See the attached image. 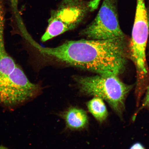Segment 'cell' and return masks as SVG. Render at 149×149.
<instances>
[{"label": "cell", "mask_w": 149, "mask_h": 149, "mask_svg": "<svg viewBox=\"0 0 149 149\" xmlns=\"http://www.w3.org/2000/svg\"><path fill=\"white\" fill-rule=\"evenodd\" d=\"M44 56L103 76H118L129 55L126 36L109 40H69L54 47L37 44Z\"/></svg>", "instance_id": "6da1fadb"}, {"label": "cell", "mask_w": 149, "mask_h": 149, "mask_svg": "<svg viewBox=\"0 0 149 149\" xmlns=\"http://www.w3.org/2000/svg\"><path fill=\"white\" fill-rule=\"evenodd\" d=\"M79 33L93 40H107L125 36L119 24L117 0H103L96 17Z\"/></svg>", "instance_id": "5b68a950"}, {"label": "cell", "mask_w": 149, "mask_h": 149, "mask_svg": "<svg viewBox=\"0 0 149 149\" xmlns=\"http://www.w3.org/2000/svg\"><path fill=\"white\" fill-rule=\"evenodd\" d=\"M102 0H62L51 11L47 28L41 38L46 42L75 29L98 8Z\"/></svg>", "instance_id": "7a4b0ae2"}, {"label": "cell", "mask_w": 149, "mask_h": 149, "mask_svg": "<svg viewBox=\"0 0 149 149\" xmlns=\"http://www.w3.org/2000/svg\"><path fill=\"white\" fill-rule=\"evenodd\" d=\"M86 106L89 112L100 123L107 119L108 111L104 100L102 98L94 97L87 102Z\"/></svg>", "instance_id": "52a82bcc"}, {"label": "cell", "mask_w": 149, "mask_h": 149, "mask_svg": "<svg viewBox=\"0 0 149 149\" xmlns=\"http://www.w3.org/2000/svg\"><path fill=\"white\" fill-rule=\"evenodd\" d=\"M3 22H0V70L12 68L16 63L6 50L3 38Z\"/></svg>", "instance_id": "ba28073f"}, {"label": "cell", "mask_w": 149, "mask_h": 149, "mask_svg": "<svg viewBox=\"0 0 149 149\" xmlns=\"http://www.w3.org/2000/svg\"><path fill=\"white\" fill-rule=\"evenodd\" d=\"M60 116L64 119L66 127L71 130L85 129L88 124V118L84 110L77 107H71L63 111Z\"/></svg>", "instance_id": "8992f818"}, {"label": "cell", "mask_w": 149, "mask_h": 149, "mask_svg": "<svg viewBox=\"0 0 149 149\" xmlns=\"http://www.w3.org/2000/svg\"><path fill=\"white\" fill-rule=\"evenodd\" d=\"M40 90L39 85L30 81L17 65L10 74L0 76V105L14 109L33 99Z\"/></svg>", "instance_id": "277c9868"}, {"label": "cell", "mask_w": 149, "mask_h": 149, "mask_svg": "<svg viewBox=\"0 0 149 149\" xmlns=\"http://www.w3.org/2000/svg\"><path fill=\"white\" fill-rule=\"evenodd\" d=\"M147 9V12H148V30H149V6Z\"/></svg>", "instance_id": "8fae6325"}, {"label": "cell", "mask_w": 149, "mask_h": 149, "mask_svg": "<svg viewBox=\"0 0 149 149\" xmlns=\"http://www.w3.org/2000/svg\"><path fill=\"white\" fill-rule=\"evenodd\" d=\"M130 149H145L143 145L139 143H136L130 147Z\"/></svg>", "instance_id": "30bf717a"}, {"label": "cell", "mask_w": 149, "mask_h": 149, "mask_svg": "<svg viewBox=\"0 0 149 149\" xmlns=\"http://www.w3.org/2000/svg\"><path fill=\"white\" fill-rule=\"evenodd\" d=\"M74 78L81 92L105 100L117 115L122 118L126 98L132 86L124 83L115 75L97 74L92 76H77Z\"/></svg>", "instance_id": "3957f363"}, {"label": "cell", "mask_w": 149, "mask_h": 149, "mask_svg": "<svg viewBox=\"0 0 149 149\" xmlns=\"http://www.w3.org/2000/svg\"><path fill=\"white\" fill-rule=\"evenodd\" d=\"M144 109H149V85L147 87L146 95L145 96L144 100L142 104H141V107L137 110L133 116L132 119L133 120H135L136 117L139 111Z\"/></svg>", "instance_id": "9c48e42d"}, {"label": "cell", "mask_w": 149, "mask_h": 149, "mask_svg": "<svg viewBox=\"0 0 149 149\" xmlns=\"http://www.w3.org/2000/svg\"><path fill=\"white\" fill-rule=\"evenodd\" d=\"M0 149H9L6 147L3 146H0Z\"/></svg>", "instance_id": "7c38bea8"}]
</instances>
